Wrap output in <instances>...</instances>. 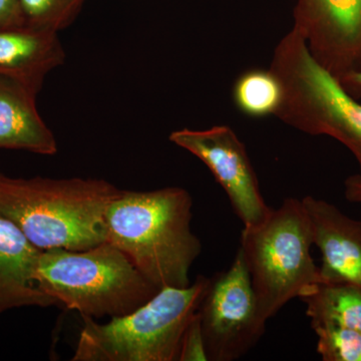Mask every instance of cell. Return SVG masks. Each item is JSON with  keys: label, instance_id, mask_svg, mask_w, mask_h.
Wrapping results in <instances>:
<instances>
[{"label": "cell", "instance_id": "obj_1", "mask_svg": "<svg viewBox=\"0 0 361 361\" xmlns=\"http://www.w3.org/2000/svg\"><path fill=\"white\" fill-rule=\"evenodd\" d=\"M192 209L193 199L183 188L121 190L106 209V242L159 289L189 286L190 269L202 252Z\"/></svg>", "mask_w": 361, "mask_h": 361}, {"label": "cell", "instance_id": "obj_2", "mask_svg": "<svg viewBox=\"0 0 361 361\" xmlns=\"http://www.w3.org/2000/svg\"><path fill=\"white\" fill-rule=\"evenodd\" d=\"M120 191L102 179H25L0 172V214L40 250H85L106 242V209Z\"/></svg>", "mask_w": 361, "mask_h": 361}, {"label": "cell", "instance_id": "obj_3", "mask_svg": "<svg viewBox=\"0 0 361 361\" xmlns=\"http://www.w3.org/2000/svg\"><path fill=\"white\" fill-rule=\"evenodd\" d=\"M37 281L56 305L94 320L128 314L160 290L109 242L80 251H42Z\"/></svg>", "mask_w": 361, "mask_h": 361}, {"label": "cell", "instance_id": "obj_4", "mask_svg": "<svg viewBox=\"0 0 361 361\" xmlns=\"http://www.w3.org/2000/svg\"><path fill=\"white\" fill-rule=\"evenodd\" d=\"M211 278L199 275L189 286L165 287L128 314L84 326L73 361H178L188 325L198 312Z\"/></svg>", "mask_w": 361, "mask_h": 361}, {"label": "cell", "instance_id": "obj_5", "mask_svg": "<svg viewBox=\"0 0 361 361\" xmlns=\"http://www.w3.org/2000/svg\"><path fill=\"white\" fill-rule=\"evenodd\" d=\"M312 245L310 218L296 198L285 199L262 222L244 227L239 249L262 322L267 323L292 299L322 284L319 266L310 253Z\"/></svg>", "mask_w": 361, "mask_h": 361}, {"label": "cell", "instance_id": "obj_6", "mask_svg": "<svg viewBox=\"0 0 361 361\" xmlns=\"http://www.w3.org/2000/svg\"><path fill=\"white\" fill-rule=\"evenodd\" d=\"M270 70L283 87L276 116L294 129L329 135L357 161L361 173V103L311 56L303 37L291 30L275 47Z\"/></svg>", "mask_w": 361, "mask_h": 361}, {"label": "cell", "instance_id": "obj_7", "mask_svg": "<svg viewBox=\"0 0 361 361\" xmlns=\"http://www.w3.org/2000/svg\"><path fill=\"white\" fill-rule=\"evenodd\" d=\"M207 357L240 360L264 336L255 294L243 254L238 249L227 270L211 278L198 310Z\"/></svg>", "mask_w": 361, "mask_h": 361}, {"label": "cell", "instance_id": "obj_8", "mask_svg": "<svg viewBox=\"0 0 361 361\" xmlns=\"http://www.w3.org/2000/svg\"><path fill=\"white\" fill-rule=\"evenodd\" d=\"M169 140L205 164L227 194L244 227L257 225L267 217L271 208L261 194L245 145L231 128L215 126L208 130H178Z\"/></svg>", "mask_w": 361, "mask_h": 361}, {"label": "cell", "instance_id": "obj_9", "mask_svg": "<svg viewBox=\"0 0 361 361\" xmlns=\"http://www.w3.org/2000/svg\"><path fill=\"white\" fill-rule=\"evenodd\" d=\"M292 30L338 82L361 71V0H297Z\"/></svg>", "mask_w": 361, "mask_h": 361}, {"label": "cell", "instance_id": "obj_10", "mask_svg": "<svg viewBox=\"0 0 361 361\" xmlns=\"http://www.w3.org/2000/svg\"><path fill=\"white\" fill-rule=\"evenodd\" d=\"M301 201L310 218L313 245L322 255V284L361 289V221L322 199L306 196Z\"/></svg>", "mask_w": 361, "mask_h": 361}, {"label": "cell", "instance_id": "obj_11", "mask_svg": "<svg viewBox=\"0 0 361 361\" xmlns=\"http://www.w3.org/2000/svg\"><path fill=\"white\" fill-rule=\"evenodd\" d=\"M42 252L13 221L0 214V315L20 308L56 305L37 284Z\"/></svg>", "mask_w": 361, "mask_h": 361}, {"label": "cell", "instance_id": "obj_12", "mask_svg": "<svg viewBox=\"0 0 361 361\" xmlns=\"http://www.w3.org/2000/svg\"><path fill=\"white\" fill-rule=\"evenodd\" d=\"M58 32L21 26L0 30V75L39 94L44 78L65 63Z\"/></svg>", "mask_w": 361, "mask_h": 361}, {"label": "cell", "instance_id": "obj_13", "mask_svg": "<svg viewBox=\"0 0 361 361\" xmlns=\"http://www.w3.org/2000/svg\"><path fill=\"white\" fill-rule=\"evenodd\" d=\"M37 92L0 75V149L58 153V142L37 109Z\"/></svg>", "mask_w": 361, "mask_h": 361}, {"label": "cell", "instance_id": "obj_14", "mask_svg": "<svg viewBox=\"0 0 361 361\" xmlns=\"http://www.w3.org/2000/svg\"><path fill=\"white\" fill-rule=\"evenodd\" d=\"M301 301L310 324H334L361 334V289L350 284H319Z\"/></svg>", "mask_w": 361, "mask_h": 361}, {"label": "cell", "instance_id": "obj_15", "mask_svg": "<svg viewBox=\"0 0 361 361\" xmlns=\"http://www.w3.org/2000/svg\"><path fill=\"white\" fill-rule=\"evenodd\" d=\"M283 97L281 82L270 68H252L244 71L233 87L235 106L249 118H261L276 115Z\"/></svg>", "mask_w": 361, "mask_h": 361}, {"label": "cell", "instance_id": "obj_16", "mask_svg": "<svg viewBox=\"0 0 361 361\" xmlns=\"http://www.w3.org/2000/svg\"><path fill=\"white\" fill-rule=\"evenodd\" d=\"M25 26L59 32L73 23L85 0H18Z\"/></svg>", "mask_w": 361, "mask_h": 361}, {"label": "cell", "instance_id": "obj_17", "mask_svg": "<svg viewBox=\"0 0 361 361\" xmlns=\"http://www.w3.org/2000/svg\"><path fill=\"white\" fill-rule=\"evenodd\" d=\"M323 361H361V334L334 324L311 325Z\"/></svg>", "mask_w": 361, "mask_h": 361}, {"label": "cell", "instance_id": "obj_18", "mask_svg": "<svg viewBox=\"0 0 361 361\" xmlns=\"http://www.w3.org/2000/svg\"><path fill=\"white\" fill-rule=\"evenodd\" d=\"M205 342L200 324L198 312L188 325L182 342H180L179 360L178 361H207Z\"/></svg>", "mask_w": 361, "mask_h": 361}, {"label": "cell", "instance_id": "obj_19", "mask_svg": "<svg viewBox=\"0 0 361 361\" xmlns=\"http://www.w3.org/2000/svg\"><path fill=\"white\" fill-rule=\"evenodd\" d=\"M25 26L18 0H0V30Z\"/></svg>", "mask_w": 361, "mask_h": 361}, {"label": "cell", "instance_id": "obj_20", "mask_svg": "<svg viewBox=\"0 0 361 361\" xmlns=\"http://www.w3.org/2000/svg\"><path fill=\"white\" fill-rule=\"evenodd\" d=\"M344 197L351 203L361 205V173L349 176L344 180Z\"/></svg>", "mask_w": 361, "mask_h": 361}, {"label": "cell", "instance_id": "obj_21", "mask_svg": "<svg viewBox=\"0 0 361 361\" xmlns=\"http://www.w3.org/2000/svg\"><path fill=\"white\" fill-rule=\"evenodd\" d=\"M339 82L351 96L355 97V99H361V71L346 75L345 78L339 80Z\"/></svg>", "mask_w": 361, "mask_h": 361}]
</instances>
